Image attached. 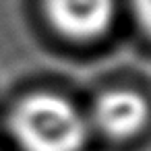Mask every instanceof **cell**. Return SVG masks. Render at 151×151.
Segmentation results:
<instances>
[{
	"label": "cell",
	"mask_w": 151,
	"mask_h": 151,
	"mask_svg": "<svg viewBox=\"0 0 151 151\" xmlns=\"http://www.w3.org/2000/svg\"><path fill=\"white\" fill-rule=\"evenodd\" d=\"M13 139L23 151H81L87 122L70 99L50 91L29 93L9 116Z\"/></svg>",
	"instance_id": "cell-1"
},
{
	"label": "cell",
	"mask_w": 151,
	"mask_h": 151,
	"mask_svg": "<svg viewBox=\"0 0 151 151\" xmlns=\"http://www.w3.org/2000/svg\"><path fill=\"white\" fill-rule=\"evenodd\" d=\"M50 25L68 40L89 42L104 35L112 21L114 0H42Z\"/></svg>",
	"instance_id": "cell-2"
},
{
	"label": "cell",
	"mask_w": 151,
	"mask_h": 151,
	"mask_svg": "<svg viewBox=\"0 0 151 151\" xmlns=\"http://www.w3.org/2000/svg\"><path fill=\"white\" fill-rule=\"evenodd\" d=\"M151 110L147 99L128 89H112L97 97L93 106V122L101 134L114 141L137 137L149 122Z\"/></svg>",
	"instance_id": "cell-3"
},
{
	"label": "cell",
	"mask_w": 151,
	"mask_h": 151,
	"mask_svg": "<svg viewBox=\"0 0 151 151\" xmlns=\"http://www.w3.org/2000/svg\"><path fill=\"white\" fill-rule=\"evenodd\" d=\"M130 4L141 29L151 37V0H130Z\"/></svg>",
	"instance_id": "cell-4"
}]
</instances>
